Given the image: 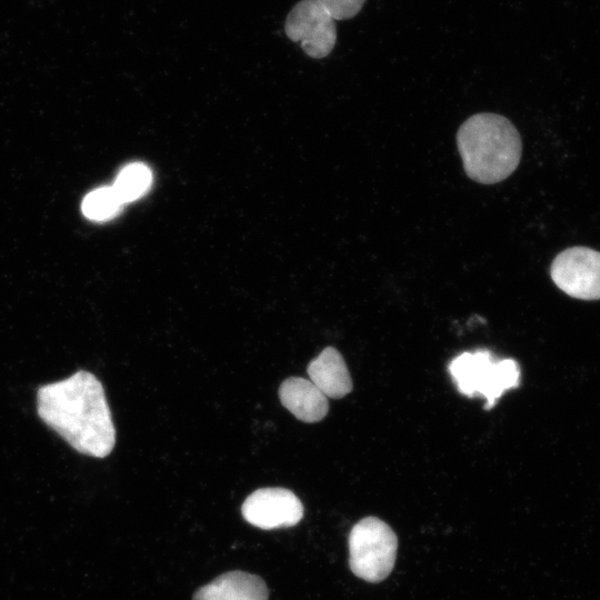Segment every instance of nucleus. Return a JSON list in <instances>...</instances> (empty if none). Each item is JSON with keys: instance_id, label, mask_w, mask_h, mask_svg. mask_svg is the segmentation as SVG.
Masks as SVG:
<instances>
[{"instance_id": "obj_7", "label": "nucleus", "mask_w": 600, "mask_h": 600, "mask_svg": "<svg viewBox=\"0 0 600 600\" xmlns=\"http://www.w3.org/2000/svg\"><path fill=\"white\" fill-rule=\"evenodd\" d=\"M241 513L250 524L271 530L296 526L303 517V506L288 489L261 488L247 497Z\"/></svg>"}, {"instance_id": "obj_3", "label": "nucleus", "mask_w": 600, "mask_h": 600, "mask_svg": "<svg viewBox=\"0 0 600 600\" xmlns=\"http://www.w3.org/2000/svg\"><path fill=\"white\" fill-rule=\"evenodd\" d=\"M449 372L462 394L486 398L487 410L506 390L517 388L520 382L518 362L513 359L496 360L488 350L462 352L451 360Z\"/></svg>"}, {"instance_id": "obj_4", "label": "nucleus", "mask_w": 600, "mask_h": 600, "mask_svg": "<svg viewBox=\"0 0 600 600\" xmlns=\"http://www.w3.org/2000/svg\"><path fill=\"white\" fill-rule=\"evenodd\" d=\"M349 566L369 582L386 579L393 569L398 539L392 529L376 517L361 519L349 534Z\"/></svg>"}, {"instance_id": "obj_9", "label": "nucleus", "mask_w": 600, "mask_h": 600, "mask_svg": "<svg viewBox=\"0 0 600 600\" xmlns=\"http://www.w3.org/2000/svg\"><path fill=\"white\" fill-rule=\"evenodd\" d=\"M193 600H268V588L258 576L230 571L199 588Z\"/></svg>"}, {"instance_id": "obj_8", "label": "nucleus", "mask_w": 600, "mask_h": 600, "mask_svg": "<svg viewBox=\"0 0 600 600\" xmlns=\"http://www.w3.org/2000/svg\"><path fill=\"white\" fill-rule=\"evenodd\" d=\"M279 398L297 419L308 423L322 420L329 410L328 398L310 380L300 377L286 379Z\"/></svg>"}, {"instance_id": "obj_10", "label": "nucleus", "mask_w": 600, "mask_h": 600, "mask_svg": "<svg viewBox=\"0 0 600 600\" xmlns=\"http://www.w3.org/2000/svg\"><path fill=\"white\" fill-rule=\"evenodd\" d=\"M309 380L327 397L339 399L352 390V381L341 353L327 347L307 368Z\"/></svg>"}, {"instance_id": "obj_6", "label": "nucleus", "mask_w": 600, "mask_h": 600, "mask_svg": "<svg viewBox=\"0 0 600 600\" xmlns=\"http://www.w3.org/2000/svg\"><path fill=\"white\" fill-rule=\"evenodd\" d=\"M551 279L568 296L581 300L600 299V252L571 247L560 252L550 268Z\"/></svg>"}, {"instance_id": "obj_2", "label": "nucleus", "mask_w": 600, "mask_h": 600, "mask_svg": "<svg viewBox=\"0 0 600 600\" xmlns=\"http://www.w3.org/2000/svg\"><path fill=\"white\" fill-rule=\"evenodd\" d=\"M457 146L469 178L493 184L508 178L521 159V138L511 121L482 112L467 119L457 133Z\"/></svg>"}, {"instance_id": "obj_5", "label": "nucleus", "mask_w": 600, "mask_h": 600, "mask_svg": "<svg viewBox=\"0 0 600 600\" xmlns=\"http://www.w3.org/2000/svg\"><path fill=\"white\" fill-rule=\"evenodd\" d=\"M284 31L314 59L328 56L337 41L334 19L319 0L299 1L287 16Z\"/></svg>"}, {"instance_id": "obj_12", "label": "nucleus", "mask_w": 600, "mask_h": 600, "mask_svg": "<svg viewBox=\"0 0 600 600\" xmlns=\"http://www.w3.org/2000/svg\"><path fill=\"white\" fill-rule=\"evenodd\" d=\"M123 203L112 187L99 188L90 192L82 202L86 217L93 220H107L118 213Z\"/></svg>"}, {"instance_id": "obj_13", "label": "nucleus", "mask_w": 600, "mask_h": 600, "mask_svg": "<svg viewBox=\"0 0 600 600\" xmlns=\"http://www.w3.org/2000/svg\"><path fill=\"white\" fill-rule=\"evenodd\" d=\"M334 20L354 17L366 0H319Z\"/></svg>"}, {"instance_id": "obj_11", "label": "nucleus", "mask_w": 600, "mask_h": 600, "mask_svg": "<svg viewBox=\"0 0 600 600\" xmlns=\"http://www.w3.org/2000/svg\"><path fill=\"white\" fill-rule=\"evenodd\" d=\"M151 170L143 163H131L118 174L112 187L122 203L137 200L150 188Z\"/></svg>"}, {"instance_id": "obj_1", "label": "nucleus", "mask_w": 600, "mask_h": 600, "mask_svg": "<svg viewBox=\"0 0 600 600\" xmlns=\"http://www.w3.org/2000/svg\"><path fill=\"white\" fill-rule=\"evenodd\" d=\"M39 417L82 454L104 458L116 444V428L101 382L79 370L42 386L37 393Z\"/></svg>"}]
</instances>
